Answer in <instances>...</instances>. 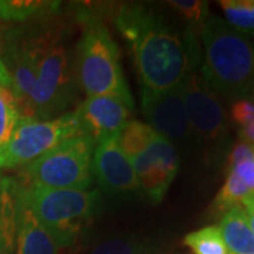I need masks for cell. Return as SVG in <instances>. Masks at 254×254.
<instances>
[{"label":"cell","mask_w":254,"mask_h":254,"mask_svg":"<svg viewBox=\"0 0 254 254\" xmlns=\"http://www.w3.org/2000/svg\"><path fill=\"white\" fill-rule=\"evenodd\" d=\"M115 23L131 46L145 91L175 88L196 69L200 60L199 28L180 31L161 13L143 4L120 7Z\"/></svg>","instance_id":"cell-1"},{"label":"cell","mask_w":254,"mask_h":254,"mask_svg":"<svg viewBox=\"0 0 254 254\" xmlns=\"http://www.w3.org/2000/svg\"><path fill=\"white\" fill-rule=\"evenodd\" d=\"M66 41L65 27L47 20L11 38L9 48L27 60L33 72V88L20 110L23 118H58L76 99L75 58Z\"/></svg>","instance_id":"cell-2"},{"label":"cell","mask_w":254,"mask_h":254,"mask_svg":"<svg viewBox=\"0 0 254 254\" xmlns=\"http://www.w3.org/2000/svg\"><path fill=\"white\" fill-rule=\"evenodd\" d=\"M200 73L216 95L236 102L254 98V44L226 20L209 13L199 26Z\"/></svg>","instance_id":"cell-3"},{"label":"cell","mask_w":254,"mask_h":254,"mask_svg":"<svg viewBox=\"0 0 254 254\" xmlns=\"http://www.w3.org/2000/svg\"><path fill=\"white\" fill-rule=\"evenodd\" d=\"M18 203L44 226L58 247L71 246L99 212L98 190H50L17 185Z\"/></svg>","instance_id":"cell-4"},{"label":"cell","mask_w":254,"mask_h":254,"mask_svg":"<svg viewBox=\"0 0 254 254\" xmlns=\"http://www.w3.org/2000/svg\"><path fill=\"white\" fill-rule=\"evenodd\" d=\"M75 72L79 88L88 96L119 95L133 99L125 81L118 44L106 26L92 17L85 18L76 46Z\"/></svg>","instance_id":"cell-5"},{"label":"cell","mask_w":254,"mask_h":254,"mask_svg":"<svg viewBox=\"0 0 254 254\" xmlns=\"http://www.w3.org/2000/svg\"><path fill=\"white\" fill-rule=\"evenodd\" d=\"M95 141L83 131L64 140L26 165L28 187L50 190H89Z\"/></svg>","instance_id":"cell-6"},{"label":"cell","mask_w":254,"mask_h":254,"mask_svg":"<svg viewBox=\"0 0 254 254\" xmlns=\"http://www.w3.org/2000/svg\"><path fill=\"white\" fill-rule=\"evenodd\" d=\"M82 133L75 112L47 120L33 118L20 119L10 138L9 145L0 157V168L27 165L69 137Z\"/></svg>","instance_id":"cell-7"},{"label":"cell","mask_w":254,"mask_h":254,"mask_svg":"<svg viewBox=\"0 0 254 254\" xmlns=\"http://www.w3.org/2000/svg\"><path fill=\"white\" fill-rule=\"evenodd\" d=\"M182 86L190 133L208 147L223 144L227 134V116L218 95L196 69L184 79Z\"/></svg>","instance_id":"cell-8"},{"label":"cell","mask_w":254,"mask_h":254,"mask_svg":"<svg viewBox=\"0 0 254 254\" xmlns=\"http://www.w3.org/2000/svg\"><path fill=\"white\" fill-rule=\"evenodd\" d=\"M130 161L136 171L138 187L145 196L153 203L163 202L180 168L175 145L157 134L151 144Z\"/></svg>","instance_id":"cell-9"},{"label":"cell","mask_w":254,"mask_h":254,"mask_svg":"<svg viewBox=\"0 0 254 254\" xmlns=\"http://www.w3.org/2000/svg\"><path fill=\"white\" fill-rule=\"evenodd\" d=\"M141 110L147 125L168 141H185L192 136L182 83L167 91L143 89Z\"/></svg>","instance_id":"cell-10"},{"label":"cell","mask_w":254,"mask_h":254,"mask_svg":"<svg viewBox=\"0 0 254 254\" xmlns=\"http://www.w3.org/2000/svg\"><path fill=\"white\" fill-rule=\"evenodd\" d=\"M133 108V99H125L119 95L86 96L75 110V115L82 131L96 144L106 137L118 136L130 120Z\"/></svg>","instance_id":"cell-11"},{"label":"cell","mask_w":254,"mask_h":254,"mask_svg":"<svg viewBox=\"0 0 254 254\" xmlns=\"http://www.w3.org/2000/svg\"><path fill=\"white\" fill-rule=\"evenodd\" d=\"M92 175L108 193H128L140 190L133 164L118 144V136L106 137L95 144Z\"/></svg>","instance_id":"cell-12"},{"label":"cell","mask_w":254,"mask_h":254,"mask_svg":"<svg viewBox=\"0 0 254 254\" xmlns=\"http://www.w3.org/2000/svg\"><path fill=\"white\" fill-rule=\"evenodd\" d=\"M18 200V199H17ZM16 254H58V246L37 218L18 203Z\"/></svg>","instance_id":"cell-13"},{"label":"cell","mask_w":254,"mask_h":254,"mask_svg":"<svg viewBox=\"0 0 254 254\" xmlns=\"http://www.w3.org/2000/svg\"><path fill=\"white\" fill-rule=\"evenodd\" d=\"M219 229L230 254H254V233L242 205L223 213Z\"/></svg>","instance_id":"cell-14"},{"label":"cell","mask_w":254,"mask_h":254,"mask_svg":"<svg viewBox=\"0 0 254 254\" xmlns=\"http://www.w3.org/2000/svg\"><path fill=\"white\" fill-rule=\"evenodd\" d=\"M17 184L0 173V254L13 252L17 236Z\"/></svg>","instance_id":"cell-15"},{"label":"cell","mask_w":254,"mask_h":254,"mask_svg":"<svg viewBox=\"0 0 254 254\" xmlns=\"http://www.w3.org/2000/svg\"><path fill=\"white\" fill-rule=\"evenodd\" d=\"M20 119L21 113L13 92L10 73L4 63L0 60V157L9 145Z\"/></svg>","instance_id":"cell-16"},{"label":"cell","mask_w":254,"mask_h":254,"mask_svg":"<svg viewBox=\"0 0 254 254\" xmlns=\"http://www.w3.org/2000/svg\"><path fill=\"white\" fill-rule=\"evenodd\" d=\"M60 1L41 0H4L0 1V17L13 21H24L31 17H51L60 10Z\"/></svg>","instance_id":"cell-17"},{"label":"cell","mask_w":254,"mask_h":254,"mask_svg":"<svg viewBox=\"0 0 254 254\" xmlns=\"http://www.w3.org/2000/svg\"><path fill=\"white\" fill-rule=\"evenodd\" d=\"M157 134L158 133H155L147 123L138 120H128L119 131L118 144L122 151L131 160L136 155L141 154L151 144Z\"/></svg>","instance_id":"cell-18"},{"label":"cell","mask_w":254,"mask_h":254,"mask_svg":"<svg viewBox=\"0 0 254 254\" xmlns=\"http://www.w3.org/2000/svg\"><path fill=\"white\" fill-rule=\"evenodd\" d=\"M184 243L193 254H230L219 226H206L190 232L184 237Z\"/></svg>","instance_id":"cell-19"},{"label":"cell","mask_w":254,"mask_h":254,"mask_svg":"<svg viewBox=\"0 0 254 254\" xmlns=\"http://www.w3.org/2000/svg\"><path fill=\"white\" fill-rule=\"evenodd\" d=\"M225 20L242 33L254 34V0H222L219 1Z\"/></svg>","instance_id":"cell-20"},{"label":"cell","mask_w":254,"mask_h":254,"mask_svg":"<svg viewBox=\"0 0 254 254\" xmlns=\"http://www.w3.org/2000/svg\"><path fill=\"white\" fill-rule=\"evenodd\" d=\"M252 190L246 187L243 181L237 177L232 170L227 171V177L223 187L218 192L216 198L213 200L212 209L218 213H225L230 208L240 205L245 198H247Z\"/></svg>","instance_id":"cell-21"},{"label":"cell","mask_w":254,"mask_h":254,"mask_svg":"<svg viewBox=\"0 0 254 254\" xmlns=\"http://www.w3.org/2000/svg\"><path fill=\"white\" fill-rule=\"evenodd\" d=\"M148 245L133 236L112 237L100 242L88 254H148Z\"/></svg>","instance_id":"cell-22"},{"label":"cell","mask_w":254,"mask_h":254,"mask_svg":"<svg viewBox=\"0 0 254 254\" xmlns=\"http://www.w3.org/2000/svg\"><path fill=\"white\" fill-rule=\"evenodd\" d=\"M167 4L193 28H199L209 14L208 3L200 0H173Z\"/></svg>","instance_id":"cell-23"},{"label":"cell","mask_w":254,"mask_h":254,"mask_svg":"<svg viewBox=\"0 0 254 254\" xmlns=\"http://www.w3.org/2000/svg\"><path fill=\"white\" fill-rule=\"evenodd\" d=\"M230 116L239 126H245L254 118V99H240L232 103Z\"/></svg>","instance_id":"cell-24"},{"label":"cell","mask_w":254,"mask_h":254,"mask_svg":"<svg viewBox=\"0 0 254 254\" xmlns=\"http://www.w3.org/2000/svg\"><path fill=\"white\" fill-rule=\"evenodd\" d=\"M245 160H254V145L239 140L232 147L227 163L230 167V165H235L240 161H245Z\"/></svg>","instance_id":"cell-25"},{"label":"cell","mask_w":254,"mask_h":254,"mask_svg":"<svg viewBox=\"0 0 254 254\" xmlns=\"http://www.w3.org/2000/svg\"><path fill=\"white\" fill-rule=\"evenodd\" d=\"M229 170H232L243 181L246 187L254 192V160L240 161L235 165H230Z\"/></svg>","instance_id":"cell-26"},{"label":"cell","mask_w":254,"mask_h":254,"mask_svg":"<svg viewBox=\"0 0 254 254\" xmlns=\"http://www.w3.org/2000/svg\"><path fill=\"white\" fill-rule=\"evenodd\" d=\"M239 137L242 141L254 145V118L245 126L239 127Z\"/></svg>","instance_id":"cell-27"},{"label":"cell","mask_w":254,"mask_h":254,"mask_svg":"<svg viewBox=\"0 0 254 254\" xmlns=\"http://www.w3.org/2000/svg\"><path fill=\"white\" fill-rule=\"evenodd\" d=\"M240 205L245 209L246 215H247V218H249L250 227H252V230H253L254 233V192L253 193H250L247 198H245Z\"/></svg>","instance_id":"cell-28"},{"label":"cell","mask_w":254,"mask_h":254,"mask_svg":"<svg viewBox=\"0 0 254 254\" xmlns=\"http://www.w3.org/2000/svg\"><path fill=\"white\" fill-rule=\"evenodd\" d=\"M253 37H254V34H253Z\"/></svg>","instance_id":"cell-29"}]
</instances>
